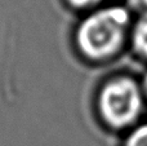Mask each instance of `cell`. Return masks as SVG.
Instances as JSON below:
<instances>
[{
	"label": "cell",
	"mask_w": 147,
	"mask_h": 146,
	"mask_svg": "<svg viewBox=\"0 0 147 146\" xmlns=\"http://www.w3.org/2000/svg\"><path fill=\"white\" fill-rule=\"evenodd\" d=\"M70 4H72L74 7L78 8H85V7H92L96 5L97 3H99L101 0H69Z\"/></svg>",
	"instance_id": "obj_5"
},
{
	"label": "cell",
	"mask_w": 147,
	"mask_h": 146,
	"mask_svg": "<svg viewBox=\"0 0 147 146\" xmlns=\"http://www.w3.org/2000/svg\"><path fill=\"white\" fill-rule=\"evenodd\" d=\"M133 43L142 56L147 57V12L136 23L133 31Z\"/></svg>",
	"instance_id": "obj_3"
},
{
	"label": "cell",
	"mask_w": 147,
	"mask_h": 146,
	"mask_svg": "<svg viewBox=\"0 0 147 146\" xmlns=\"http://www.w3.org/2000/svg\"><path fill=\"white\" fill-rule=\"evenodd\" d=\"M125 146H147V124L134 129L128 137Z\"/></svg>",
	"instance_id": "obj_4"
},
{
	"label": "cell",
	"mask_w": 147,
	"mask_h": 146,
	"mask_svg": "<svg viewBox=\"0 0 147 146\" xmlns=\"http://www.w3.org/2000/svg\"><path fill=\"white\" fill-rule=\"evenodd\" d=\"M129 14L121 7L105 8L90 14L78 30V44L90 58H105L119 49L125 35Z\"/></svg>",
	"instance_id": "obj_1"
},
{
	"label": "cell",
	"mask_w": 147,
	"mask_h": 146,
	"mask_svg": "<svg viewBox=\"0 0 147 146\" xmlns=\"http://www.w3.org/2000/svg\"><path fill=\"white\" fill-rule=\"evenodd\" d=\"M99 109L105 120L112 127H127L137 119L142 109L141 91L134 80L119 78L102 89Z\"/></svg>",
	"instance_id": "obj_2"
},
{
	"label": "cell",
	"mask_w": 147,
	"mask_h": 146,
	"mask_svg": "<svg viewBox=\"0 0 147 146\" xmlns=\"http://www.w3.org/2000/svg\"><path fill=\"white\" fill-rule=\"evenodd\" d=\"M143 85H145V91H146V93H147V75H146V78H145V83H143Z\"/></svg>",
	"instance_id": "obj_7"
},
{
	"label": "cell",
	"mask_w": 147,
	"mask_h": 146,
	"mask_svg": "<svg viewBox=\"0 0 147 146\" xmlns=\"http://www.w3.org/2000/svg\"><path fill=\"white\" fill-rule=\"evenodd\" d=\"M128 1L137 9H147V0H128Z\"/></svg>",
	"instance_id": "obj_6"
}]
</instances>
